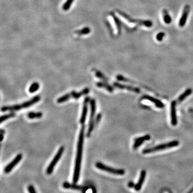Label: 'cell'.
I'll return each instance as SVG.
<instances>
[{
    "label": "cell",
    "instance_id": "1",
    "mask_svg": "<svg viewBox=\"0 0 193 193\" xmlns=\"http://www.w3.org/2000/svg\"><path fill=\"white\" fill-rule=\"evenodd\" d=\"M85 126L82 125L81 128L80 135L78 137V144H77V150L76 158L75 160V165L74 168V176L73 181L74 184H76L80 178V171L81 166L82 158L83 148V143H84V131H85Z\"/></svg>",
    "mask_w": 193,
    "mask_h": 193
},
{
    "label": "cell",
    "instance_id": "2",
    "mask_svg": "<svg viewBox=\"0 0 193 193\" xmlns=\"http://www.w3.org/2000/svg\"><path fill=\"white\" fill-rule=\"evenodd\" d=\"M40 99H41V97L40 96H36L33 97L31 99L23 102L22 104L3 106L1 108V110L2 112H6V111L14 112V111L20 110L23 108H28L29 107L34 105L37 102H38L39 101H40Z\"/></svg>",
    "mask_w": 193,
    "mask_h": 193
},
{
    "label": "cell",
    "instance_id": "3",
    "mask_svg": "<svg viewBox=\"0 0 193 193\" xmlns=\"http://www.w3.org/2000/svg\"><path fill=\"white\" fill-rule=\"evenodd\" d=\"M89 92H90V89L88 88L83 89V90L78 92H76L75 91H71V92L65 94L59 98L57 99V102L59 104L63 103L68 101L71 98H73L75 99H78L81 96L88 94Z\"/></svg>",
    "mask_w": 193,
    "mask_h": 193
},
{
    "label": "cell",
    "instance_id": "4",
    "mask_svg": "<svg viewBox=\"0 0 193 193\" xmlns=\"http://www.w3.org/2000/svg\"><path fill=\"white\" fill-rule=\"evenodd\" d=\"M179 144V142L178 141H173L171 142L162 144L157 145L156 147H155L153 148H149L146 149L143 151V153L144 154H147V153H152L155 152L157 151H159L162 150H165L168 148H174L178 146Z\"/></svg>",
    "mask_w": 193,
    "mask_h": 193
},
{
    "label": "cell",
    "instance_id": "5",
    "mask_svg": "<svg viewBox=\"0 0 193 193\" xmlns=\"http://www.w3.org/2000/svg\"><path fill=\"white\" fill-rule=\"evenodd\" d=\"M118 12L119 14L123 18H124L125 19L127 20L129 23L136 24L139 25L144 26L147 28H151L153 25V23L151 20H141L134 19L123 12H121L119 10H118Z\"/></svg>",
    "mask_w": 193,
    "mask_h": 193
},
{
    "label": "cell",
    "instance_id": "6",
    "mask_svg": "<svg viewBox=\"0 0 193 193\" xmlns=\"http://www.w3.org/2000/svg\"><path fill=\"white\" fill-rule=\"evenodd\" d=\"M90 107H91V113H90V120L89 122V128L86 133V137H90L91 136L92 131L94 130V117L96 111V100L94 99H91L90 102Z\"/></svg>",
    "mask_w": 193,
    "mask_h": 193
},
{
    "label": "cell",
    "instance_id": "7",
    "mask_svg": "<svg viewBox=\"0 0 193 193\" xmlns=\"http://www.w3.org/2000/svg\"><path fill=\"white\" fill-rule=\"evenodd\" d=\"M96 166L97 168L100 170L104 171L106 172L111 173L115 175H120L122 176L125 174V171L123 169H118L114 168H111L108 166L102 164L101 162H96Z\"/></svg>",
    "mask_w": 193,
    "mask_h": 193
},
{
    "label": "cell",
    "instance_id": "8",
    "mask_svg": "<svg viewBox=\"0 0 193 193\" xmlns=\"http://www.w3.org/2000/svg\"><path fill=\"white\" fill-rule=\"evenodd\" d=\"M65 150V148L63 146L61 147L59 150L57 151L56 155L54 156V158L52 160V161L51 162V163L49 164V165H48V168L46 170V173L50 175L52 173H53V171L54 170V168L55 166V165H57V162H59V160H60L61 157L62 155L63 152Z\"/></svg>",
    "mask_w": 193,
    "mask_h": 193
},
{
    "label": "cell",
    "instance_id": "9",
    "mask_svg": "<svg viewBox=\"0 0 193 193\" xmlns=\"http://www.w3.org/2000/svg\"><path fill=\"white\" fill-rule=\"evenodd\" d=\"M91 99L89 96H86L83 102V107L82 113L81 115V117L80 119V122L82 125H84L86 121V115L88 111V104L90 102Z\"/></svg>",
    "mask_w": 193,
    "mask_h": 193
},
{
    "label": "cell",
    "instance_id": "10",
    "mask_svg": "<svg viewBox=\"0 0 193 193\" xmlns=\"http://www.w3.org/2000/svg\"><path fill=\"white\" fill-rule=\"evenodd\" d=\"M190 10V6H189V5H186L184 7L181 16V18H180V19L179 20V27L183 28V27L185 26L186 24V22H187L188 16L189 14Z\"/></svg>",
    "mask_w": 193,
    "mask_h": 193
},
{
    "label": "cell",
    "instance_id": "11",
    "mask_svg": "<svg viewBox=\"0 0 193 193\" xmlns=\"http://www.w3.org/2000/svg\"><path fill=\"white\" fill-rule=\"evenodd\" d=\"M23 158V155L20 153L17 155L16 157L15 158L14 160L10 162L9 164L7 165L5 168L4 169V173H9L11 172V171L18 164V163L20 162Z\"/></svg>",
    "mask_w": 193,
    "mask_h": 193
},
{
    "label": "cell",
    "instance_id": "12",
    "mask_svg": "<svg viewBox=\"0 0 193 193\" xmlns=\"http://www.w3.org/2000/svg\"><path fill=\"white\" fill-rule=\"evenodd\" d=\"M176 101H173L171 104V123L176 126L178 123V120L176 116Z\"/></svg>",
    "mask_w": 193,
    "mask_h": 193
},
{
    "label": "cell",
    "instance_id": "13",
    "mask_svg": "<svg viewBox=\"0 0 193 193\" xmlns=\"http://www.w3.org/2000/svg\"><path fill=\"white\" fill-rule=\"evenodd\" d=\"M146 176H147V172L145 170L141 171V173H140V176H139V181L135 185V186L134 188L135 190H136V191L139 192L142 189L143 185V184L144 182L145 179L146 178Z\"/></svg>",
    "mask_w": 193,
    "mask_h": 193
},
{
    "label": "cell",
    "instance_id": "14",
    "mask_svg": "<svg viewBox=\"0 0 193 193\" xmlns=\"http://www.w3.org/2000/svg\"><path fill=\"white\" fill-rule=\"evenodd\" d=\"M113 86L117 88L120 89H127L128 91H133L136 93H139L140 92V89L137 88L133 87L129 85H123L122 84H120L119 83L115 82L113 83Z\"/></svg>",
    "mask_w": 193,
    "mask_h": 193
},
{
    "label": "cell",
    "instance_id": "15",
    "mask_svg": "<svg viewBox=\"0 0 193 193\" xmlns=\"http://www.w3.org/2000/svg\"><path fill=\"white\" fill-rule=\"evenodd\" d=\"M142 99H143L148 100L150 101L151 102H153V104H155L157 107H158V108H162L164 107V104L160 100L157 99L153 98L152 96H149L148 95H145L142 97Z\"/></svg>",
    "mask_w": 193,
    "mask_h": 193
},
{
    "label": "cell",
    "instance_id": "16",
    "mask_svg": "<svg viewBox=\"0 0 193 193\" xmlns=\"http://www.w3.org/2000/svg\"><path fill=\"white\" fill-rule=\"evenodd\" d=\"M150 136L149 135H145L144 136L140 137L135 140V143L133 145L134 149H136L141 145L145 141H148L150 139Z\"/></svg>",
    "mask_w": 193,
    "mask_h": 193
},
{
    "label": "cell",
    "instance_id": "17",
    "mask_svg": "<svg viewBox=\"0 0 193 193\" xmlns=\"http://www.w3.org/2000/svg\"><path fill=\"white\" fill-rule=\"evenodd\" d=\"M96 86L98 88H104L106 89L108 92H113L114 91V88L108 84L106 82H98L96 83Z\"/></svg>",
    "mask_w": 193,
    "mask_h": 193
},
{
    "label": "cell",
    "instance_id": "18",
    "mask_svg": "<svg viewBox=\"0 0 193 193\" xmlns=\"http://www.w3.org/2000/svg\"><path fill=\"white\" fill-rule=\"evenodd\" d=\"M63 187L65 188V189H71L78 190H82L83 189V187L76 185V184L74 183V184H71L67 182L63 183Z\"/></svg>",
    "mask_w": 193,
    "mask_h": 193
},
{
    "label": "cell",
    "instance_id": "19",
    "mask_svg": "<svg viewBox=\"0 0 193 193\" xmlns=\"http://www.w3.org/2000/svg\"><path fill=\"white\" fill-rule=\"evenodd\" d=\"M110 15H111L112 17L113 18L114 23H115V24L116 25V27H117L118 34V35H119L121 33V22H120V21L119 20V18L114 15L113 12H111Z\"/></svg>",
    "mask_w": 193,
    "mask_h": 193
},
{
    "label": "cell",
    "instance_id": "20",
    "mask_svg": "<svg viewBox=\"0 0 193 193\" xmlns=\"http://www.w3.org/2000/svg\"><path fill=\"white\" fill-rule=\"evenodd\" d=\"M163 19L165 24H170L172 22V18L170 15L169 14L168 12L166 9H164L163 10Z\"/></svg>",
    "mask_w": 193,
    "mask_h": 193
},
{
    "label": "cell",
    "instance_id": "21",
    "mask_svg": "<svg viewBox=\"0 0 193 193\" xmlns=\"http://www.w3.org/2000/svg\"><path fill=\"white\" fill-rule=\"evenodd\" d=\"M43 114L41 112H29L28 114V117L30 119H39L43 117Z\"/></svg>",
    "mask_w": 193,
    "mask_h": 193
},
{
    "label": "cell",
    "instance_id": "22",
    "mask_svg": "<svg viewBox=\"0 0 193 193\" xmlns=\"http://www.w3.org/2000/svg\"><path fill=\"white\" fill-rule=\"evenodd\" d=\"M192 89H188L186 90L185 92H184L181 96H180L178 98V102H182L188 96H189V95H190V94H192Z\"/></svg>",
    "mask_w": 193,
    "mask_h": 193
},
{
    "label": "cell",
    "instance_id": "23",
    "mask_svg": "<svg viewBox=\"0 0 193 193\" xmlns=\"http://www.w3.org/2000/svg\"><path fill=\"white\" fill-rule=\"evenodd\" d=\"M15 116H16V113L15 112H12L10 113L7 114H6V115H3L1 117V118H0V122L1 123H2L3 121H6L7 120L9 119L10 118H13V117H15Z\"/></svg>",
    "mask_w": 193,
    "mask_h": 193
},
{
    "label": "cell",
    "instance_id": "24",
    "mask_svg": "<svg viewBox=\"0 0 193 193\" xmlns=\"http://www.w3.org/2000/svg\"><path fill=\"white\" fill-rule=\"evenodd\" d=\"M39 87H40V85H39V84L38 83H33L30 86V87L29 88L28 91H29L30 93L33 94V93L36 92L39 89Z\"/></svg>",
    "mask_w": 193,
    "mask_h": 193
},
{
    "label": "cell",
    "instance_id": "25",
    "mask_svg": "<svg viewBox=\"0 0 193 193\" xmlns=\"http://www.w3.org/2000/svg\"><path fill=\"white\" fill-rule=\"evenodd\" d=\"M95 75L96 76L99 78L100 80H102L105 82H108V78L107 77L105 76L104 74L102 73L101 71H95Z\"/></svg>",
    "mask_w": 193,
    "mask_h": 193
},
{
    "label": "cell",
    "instance_id": "26",
    "mask_svg": "<svg viewBox=\"0 0 193 193\" xmlns=\"http://www.w3.org/2000/svg\"><path fill=\"white\" fill-rule=\"evenodd\" d=\"M73 1H74V0H67L65 4H64V5L63 6V9L64 10H68V8H69V7H70L71 3H73Z\"/></svg>",
    "mask_w": 193,
    "mask_h": 193
},
{
    "label": "cell",
    "instance_id": "27",
    "mask_svg": "<svg viewBox=\"0 0 193 193\" xmlns=\"http://www.w3.org/2000/svg\"><path fill=\"white\" fill-rule=\"evenodd\" d=\"M101 119H102V114H98L94 119V128L96 127L99 124Z\"/></svg>",
    "mask_w": 193,
    "mask_h": 193
},
{
    "label": "cell",
    "instance_id": "28",
    "mask_svg": "<svg viewBox=\"0 0 193 193\" xmlns=\"http://www.w3.org/2000/svg\"><path fill=\"white\" fill-rule=\"evenodd\" d=\"M165 33L163 32H159L158 34H157V40L158 41H162V40H163V39H164V38L165 37Z\"/></svg>",
    "mask_w": 193,
    "mask_h": 193
},
{
    "label": "cell",
    "instance_id": "29",
    "mask_svg": "<svg viewBox=\"0 0 193 193\" xmlns=\"http://www.w3.org/2000/svg\"><path fill=\"white\" fill-rule=\"evenodd\" d=\"M89 32H90L89 28H83L82 30H81L80 31H77L76 33L78 35L81 36V35H83V34H87V33H89Z\"/></svg>",
    "mask_w": 193,
    "mask_h": 193
},
{
    "label": "cell",
    "instance_id": "30",
    "mask_svg": "<svg viewBox=\"0 0 193 193\" xmlns=\"http://www.w3.org/2000/svg\"><path fill=\"white\" fill-rule=\"evenodd\" d=\"M28 189L29 193H37L36 190L34 187L32 185L28 186Z\"/></svg>",
    "mask_w": 193,
    "mask_h": 193
},
{
    "label": "cell",
    "instance_id": "31",
    "mask_svg": "<svg viewBox=\"0 0 193 193\" xmlns=\"http://www.w3.org/2000/svg\"><path fill=\"white\" fill-rule=\"evenodd\" d=\"M135 185L133 181H129L128 183V187L131 188H135Z\"/></svg>",
    "mask_w": 193,
    "mask_h": 193
},
{
    "label": "cell",
    "instance_id": "32",
    "mask_svg": "<svg viewBox=\"0 0 193 193\" xmlns=\"http://www.w3.org/2000/svg\"><path fill=\"white\" fill-rule=\"evenodd\" d=\"M165 190L168 192V193H172V192L170 189H168V188H166Z\"/></svg>",
    "mask_w": 193,
    "mask_h": 193
},
{
    "label": "cell",
    "instance_id": "33",
    "mask_svg": "<svg viewBox=\"0 0 193 193\" xmlns=\"http://www.w3.org/2000/svg\"><path fill=\"white\" fill-rule=\"evenodd\" d=\"M0 133H1V134H4V133H5V131H4V129H1V131H0Z\"/></svg>",
    "mask_w": 193,
    "mask_h": 193
},
{
    "label": "cell",
    "instance_id": "34",
    "mask_svg": "<svg viewBox=\"0 0 193 193\" xmlns=\"http://www.w3.org/2000/svg\"><path fill=\"white\" fill-rule=\"evenodd\" d=\"M1 141H3V138H4V134H1Z\"/></svg>",
    "mask_w": 193,
    "mask_h": 193
},
{
    "label": "cell",
    "instance_id": "35",
    "mask_svg": "<svg viewBox=\"0 0 193 193\" xmlns=\"http://www.w3.org/2000/svg\"><path fill=\"white\" fill-rule=\"evenodd\" d=\"M187 193H193V187L190 189L189 192H188Z\"/></svg>",
    "mask_w": 193,
    "mask_h": 193
},
{
    "label": "cell",
    "instance_id": "36",
    "mask_svg": "<svg viewBox=\"0 0 193 193\" xmlns=\"http://www.w3.org/2000/svg\"><path fill=\"white\" fill-rule=\"evenodd\" d=\"M190 111L191 112H193V109H190Z\"/></svg>",
    "mask_w": 193,
    "mask_h": 193
},
{
    "label": "cell",
    "instance_id": "37",
    "mask_svg": "<svg viewBox=\"0 0 193 193\" xmlns=\"http://www.w3.org/2000/svg\"><path fill=\"white\" fill-rule=\"evenodd\" d=\"M160 193H162V192H160Z\"/></svg>",
    "mask_w": 193,
    "mask_h": 193
}]
</instances>
